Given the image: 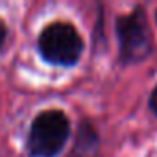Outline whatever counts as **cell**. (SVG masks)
Returning <instances> with one entry per match:
<instances>
[{"mask_svg": "<svg viewBox=\"0 0 157 157\" xmlns=\"http://www.w3.org/2000/svg\"><path fill=\"white\" fill-rule=\"evenodd\" d=\"M70 137V120L61 109L39 113L28 131L26 150L32 157H57Z\"/></svg>", "mask_w": 157, "mask_h": 157, "instance_id": "obj_2", "label": "cell"}, {"mask_svg": "<svg viewBox=\"0 0 157 157\" xmlns=\"http://www.w3.org/2000/svg\"><path fill=\"white\" fill-rule=\"evenodd\" d=\"M100 155V137L89 120H83L78 128L74 146L68 157H98Z\"/></svg>", "mask_w": 157, "mask_h": 157, "instance_id": "obj_4", "label": "cell"}, {"mask_svg": "<svg viewBox=\"0 0 157 157\" xmlns=\"http://www.w3.org/2000/svg\"><path fill=\"white\" fill-rule=\"evenodd\" d=\"M39 54L44 61L57 67H74L83 54V39L70 22L48 24L37 39Z\"/></svg>", "mask_w": 157, "mask_h": 157, "instance_id": "obj_3", "label": "cell"}, {"mask_svg": "<svg viewBox=\"0 0 157 157\" xmlns=\"http://www.w3.org/2000/svg\"><path fill=\"white\" fill-rule=\"evenodd\" d=\"M155 22H157V11H155Z\"/></svg>", "mask_w": 157, "mask_h": 157, "instance_id": "obj_7", "label": "cell"}, {"mask_svg": "<svg viewBox=\"0 0 157 157\" xmlns=\"http://www.w3.org/2000/svg\"><path fill=\"white\" fill-rule=\"evenodd\" d=\"M118 61L122 65H139L153 54V33L142 6H135L128 15L117 17Z\"/></svg>", "mask_w": 157, "mask_h": 157, "instance_id": "obj_1", "label": "cell"}, {"mask_svg": "<svg viewBox=\"0 0 157 157\" xmlns=\"http://www.w3.org/2000/svg\"><path fill=\"white\" fill-rule=\"evenodd\" d=\"M6 35H8V28H6L4 21L0 19V50H2V46H4V43H6Z\"/></svg>", "mask_w": 157, "mask_h": 157, "instance_id": "obj_6", "label": "cell"}, {"mask_svg": "<svg viewBox=\"0 0 157 157\" xmlns=\"http://www.w3.org/2000/svg\"><path fill=\"white\" fill-rule=\"evenodd\" d=\"M148 104H150V109H151V113L157 117V87L151 91V94H150V102H148Z\"/></svg>", "mask_w": 157, "mask_h": 157, "instance_id": "obj_5", "label": "cell"}]
</instances>
